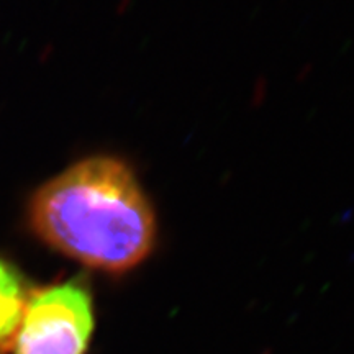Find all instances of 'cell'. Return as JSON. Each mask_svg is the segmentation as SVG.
I'll return each instance as SVG.
<instances>
[{
	"instance_id": "3957f363",
	"label": "cell",
	"mask_w": 354,
	"mask_h": 354,
	"mask_svg": "<svg viewBox=\"0 0 354 354\" xmlns=\"http://www.w3.org/2000/svg\"><path fill=\"white\" fill-rule=\"evenodd\" d=\"M26 300L28 290L21 274L0 258V354L13 344Z\"/></svg>"
},
{
	"instance_id": "6da1fadb",
	"label": "cell",
	"mask_w": 354,
	"mask_h": 354,
	"mask_svg": "<svg viewBox=\"0 0 354 354\" xmlns=\"http://www.w3.org/2000/svg\"><path fill=\"white\" fill-rule=\"evenodd\" d=\"M30 227L79 263L122 272L151 253L156 220L125 162L88 158L41 185L28 203Z\"/></svg>"
},
{
	"instance_id": "7a4b0ae2",
	"label": "cell",
	"mask_w": 354,
	"mask_h": 354,
	"mask_svg": "<svg viewBox=\"0 0 354 354\" xmlns=\"http://www.w3.org/2000/svg\"><path fill=\"white\" fill-rule=\"evenodd\" d=\"M94 331L88 290L71 281L33 292L13 339V354H84Z\"/></svg>"
}]
</instances>
